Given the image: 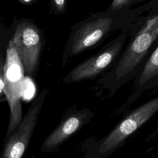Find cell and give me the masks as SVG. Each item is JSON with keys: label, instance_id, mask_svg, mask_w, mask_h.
<instances>
[{"label": "cell", "instance_id": "1", "mask_svg": "<svg viewBox=\"0 0 158 158\" xmlns=\"http://www.w3.org/2000/svg\"><path fill=\"white\" fill-rule=\"evenodd\" d=\"M158 0L129 9L100 11L74 24L62 55L64 66L73 57L99 45L112 33L133 31Z\"/></svg>", "mask_w": 158, "mask_h": 158}, {"label": "cell", "instance_id": "2", "mask_svg": "<svg viewBox=\"0 0 158 158\" xmlns=\"http://www.w3.org/2000/svg\"><path fill=\"white\" fill-rule=\"evenodd\" d=\"M157 42L158 1L130 36L114 66L98 79L97 84L109 96L114 94L135 78Z\"/></svg>", "mask_w": 158, "mask_h": 158}, {"label": "cell", "instance_id": "3", "mask_svg": "<svg viewBox=\"0 0 158 158\" xmlns=\"http://www.w3.org/2000/svg\"><path fill=\"white\" fill-rule=\"evenodd\" d=\"M158 112V96L129 112L106 136L86 138L81 144L83 158H106Z\"/></svg>", "mask_w": 158, "mask_h": 158}, {"label": "cell", "instance_id": "4", "mask_svg": "<svg viewBox=\"0 0 158 158\" xmlns=\"http://www.w3.org/2000/svg\"><path fill=\"white\" fill-rule=\"evenodd\" d=\"M135 30L120 32L95 54L74 67L64 77V83H72L94 80L109 70Z\"/></svg>", "mask_w": 158, "mask_h": 158}, {"label": "cell", "instance_id": "5", "mask_svg": "<svg viewBox=\"0 0 158 158\" xmlns=\"http://www.w3.org/2000/svg\"><path fill=\"white\" fill-rule=\"evenodd\" d=\"M24 73L23 65L10 40L6 50L4 73V93L10 109L7 137L13 133L22 120L20 98L23 89Z\"/></svg>", "mask_w": 158, "mask_h": 158}, {"label": "cell", "instance_id": "6", "mask_svg": "<svg viewBox=\"0 0 158 158\" xmlns=\"http://www.w3.org/2000/svg\"><path fill=\"white\" fill-rule=\"evenodd\" d=\"M11 41L20 59L25 73L28 75H33L37 67L41 49L40 31L29 22L19 23Z\"/></svg>", "mask_w": 158, "mask_h": 158}, {"label": "cell", "instance_id": "7", "mask_svg": "<svg viewBox=\"0 0 158 158\" xmlns=\"http://www.w3.org/2000/svg\"><path fill=\"white\" fill-rule=\"evenodd\" d=\"M47 91L44 89L33 102L20 125L7 139L3 158H21L35 129L37 118L44 101Z\"/></svg>", "mask_w": 158, "mask_h": 158}, {"label": "cell", "instance_id": "8", "mask_svg": "<svg viewBox=\"0 0 158 158\" xmlns=\"http://www.w3.org/2000/svg\"><path fill=\"white\" fill-rule=\"evenodd\" d=\"M95 113L88 107L70 109L57 127L47 137L42 146V151L57 148L73 135L90 123Z\"/></svg>", "mask_w": 158, "mask_h": 158}, {"label": "cell", "instance_id": "9", "mask_svg": "<svg viewBox=\"0 0 158 158\" xmlns=\"http://www.w3.org/2000/svg\"><path fill=\"white\" fill-rule=\"evenodd\" d=\"M156 87H158V42L135 77L132 91L126 103L133 104L143 93Z\"/></svg>", "mask_w": 158, "mask_h": 158}, {"label": "cell", "instance_id": "10", "mask_svg": "<svg viewBox=\"0 0 158 158\" xmlns=\"http://www.w3.org/2000/svg\"><path fill=\"white\" fill-rule=\"evenodd\" d=\"M135 0H112L107 9L108 10H118L131 9Z\"/></svg>", "mask_w": 158, "mask_h": 158}, {"label": "cell", "instance_id": "11", "mask_svg": "<svg viewBox=\"0 0 158 158\" xmlns=\"http://www.w3.org/2000/svg\"><path fill=\"white\" fill-rule=\"evenodd\" d=\"M54 9L57 13H64L66 10L67 0H51Z\"/></svg>", "mask_w": 158, "mask_h": 158}, {"label": "cell", "instance_id": "12", "mask_svg": "<svg viewBox=\"0 0 158 158\" xmlns=\"http://www.w3.org/2000/svg\"><path fill=\"white\" fill-rule=\"evenodd\" d=\"M4 63L2 57H0V94L4 93Z\"/></svg>", "mask_w": 158, "mask_h": 158}, {"label": "cell", "instance_id": "13", "mask_svg": "<svg viewBox=\"0 0 158 158\" xmlns=\"http://www.w3.org/2000/svg\"><path fill=\"white\" fill-rule=\"evenodd\" d=\"M144 1V0H135V1H134V2H133V5H135V4L141 3V2H142L143 1Z\"/></svg>", "mask_w": 158, "mask_h": 158}, {"label": "cell", "instance_id": "14", "mask_svg": "<svg viewBox=\"0 0 158 158\" xmlns=\"http://www.w3.org/2000/svg\"><path fill=\"white\" fill-rule=\"evenodd\" d=\"M22 3H27V2H30L31 0H19Z\"/></svg>", "mask_w": 158, "mask_h": 158}]
</instances>
